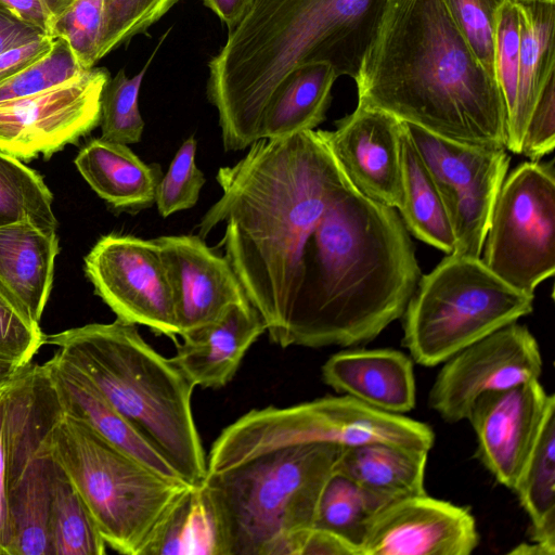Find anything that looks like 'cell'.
Segmentation results:
<instances>
[{
  "label": "cell",
  "mask_w": 555,
  "mask_h": 555,
  "mask_svg": "<svg viewBox=\"0 0 555 555\" xmlns=\"http://www.w3.org/2000/svg\"><path fill=\"white\" fill-rule=\"evenodd\" d=\"M198 235L218 246L272 343L350 347L401 318L421 278L397 209L360 193L321 130L259 139L220 167Z\"/></svg>",
  "instance_id": "1"
},
{
  "label": "cell",
  "mask_w": 555,
  "mask_h": 555,
  "mask_svg": "<svg viewBox=\"0 0 555 555\" xmlns=\"http://www.w3.org/2000/svg\"><path fill=\"white\" fill-rule=\"evenodd\" d=\"M354 81L359 105L440 137L506 149L498 81L442 0H388Z\"/></svg>",
  "instance_id": "2"
},
{
  "label": "cell",
  "mask_w": 555,
  "mask_h": 555,
  "mask_svg": "<svg viewBox=\"0 0 555 555\" xmlns=\"http://www.w3.org/2000/svg\"><path fill=\"white\" fill-rule=\"evenodd\" d=\"M388 0H255L208 62L206 94L225 152L259 140L266 108L285 75L325 62L358 77Z\"/></svg>",
  "instance_id": "3"
},
{
  "label": "cell",
  "mask_w": 555,
  "mask_h": 555,
  "mask_svg": "<svg viewBox=\"0 0 555 555\" xmlns=\"http://www.w3.org/2000/svg\"><path fill=\"white\" fill-rule=\"evenodd\" d=\"M44 341L57 346L185 482L203 483L207 460L192 412L195 386L135 324L91 323L46 335Z\"/></svg>",
  "instance_id": "4"
},
{
  "label": "cell",
  "mask_w": 555,
  "mask_h": 555,
  "mask_svg": "<svg viewBox=\"0 0 555 555\" xmlns=\"http://www.w3.org/2000/svg\"><path fill=\"white\" fill-rule=\"evenodd\" d=\"M343 449L288 446L207 474L201 486L216 519L218 555H270L286 534L313 527Z\"/></svg>",
  "instance_id": "5"
},
{
  "label": "cell",
  "mask_w": 555,
  "mask_h": 555,
  "mask_svg": "<svg viewBox=\"0 0 555 555\" xmlns=\"http://www.w3.org/2000/svg\"><path fill=\"white\" fill-rule=\"evenodd\" d=\"M52 452L91 513L106 545L142 555L169 509L191 485L160 475L67 413Z\"/></svg>",
  "instance_id": "6"
},
{
  "label": "cell",
  "mask_w": 555,
  "mask_h": 555,
  "mask_svg": "<svg viewBox=\"0 0 555 555\" xmlns=\"http://www.w3.org/2000/svg\"><path fill=\"white\" fill-rule=\"evenodd\" d=\"M534 295L509 285L480 257L448 254L421 275L402 314L403 345L435 366L489 334L530 314Z\"/></svg>",
  "instance_id": "7"
},
{
  "label": "cell",
  "mask_w": 555,
  "mask_h": 555,
  "mask_svg": "<svg viewBox=\"0 0 555 555\" xmlns=\"http://www.w3.org/2000/svg\"><path fill=\"white\" fill-rule=\"evenodd\" d=\"M352 448L383 442L429 451L433 429L403 414L375 409L350 397L327 396L286 408L253 409L214 441L207 474L245 463L269 451L300 443Z\"/></svg>",
  "instance_id": "8"
},
{
  "label": "cell",
  "mask_w": 555,
  "mask_h": 555,
  "mask_svg": "<svg viewBox=\"0 0 555 555\" xmlns=\"http://www.w3.org/2000/svg\"><path fill=\"white\" fill-rule=\"evenodd\" d=\"M483 263L532 293L555 272L554 162H525L504 179L481 253Z\"/></svg>",
  "instance_id": "9"
},
{
  "label": "cell",
  "mask_w": 555,
  "mask_h": 555,
  "mask_svg": "<svg viewBox=\"0 0 555 555\" xmlns=\"http://www.w3.org/2000/svg\"><path fill=\"white\" fill-rule=\"evenodd\" d=\"M443 202L455 254L480 257L495 199L507 175L506 149L437 135L404 122Z\"/></svg>",
  "instance_id": "10"
},
{
  "label": "cell",
  "mask_w": 555,
  "mask_h": 555,
  "mask_svg": "<svg viewBox=\"0 0 555 555\" xmlns=\"http://www.w3.org/2000/svg\"><path fill=\"white\" fill-rule=\"evenodd\" d=\"M85 271L117 319L178 343L172 289L154 240L104 235L86 256Z\"/></svg>",
  "instance_id": "11"
},
{
  "label": "cell",
  "mask_w": 555,
  "mask_h": 555,
  "mask_svg": "<svg viewBox=\"0 0 555 555\" xmlns=\"http://www.w3.org/2000/svg\"><path fill=\"white\" fill-rule=\"evenodd\" d=\"M442 363L428 402L451 424L467 420L479 396L539 379L543 364L535 337L517 322L473 343Z\"/></svg>",
  "instance_id": "12"
},
{
  "label": "cell",
  "mask_w": 555,
  "mask_h": 555,
  "mask_svg": "<svg viewBox=\"0 0 555 555\" xmlns=\"http://www.w3.org/2000/svg\"><path fill=\"white\" fill-rule=\"evenodd\" d=\"M108 79L105 68L93 67L57 87L0 103V151L28 160L76 142L100 124Z\"/></svg>",
  "instance_id": "13"
},
{
  "label": "cell",
  "mask_w": 555,
  "mask_h": 555,
  "mask_svg": "<svg viewBox=\"0 0 555 555\" xmlns=\"http://www.w3.org/2000/svg\"><path fill=\"white\" fill-rule=\"evenodd\" d=\"M479 533L463 506L427 495L395 500L370 520L361 555H469Z\"/></svg>",
  "instance_id": "14"
},
{
  "label": "cell",
  "mask_w": 555,
  "mask_h": 555,
  "mask_svg": "<svg viewBox=\"0 0 555 555\" xmlns=\"http://www.w3.org/2000/svg\"><path fill=\"white\" fill-rule=\"evenodd\" d=\"M63 413L50 378L23 436L10 491L13 555H52L49 520L56 464L52 433Z\"/></svg>",
  "instance_id": "15"
},
{
  "label": "cell",
  "mask_w": 555,
  "mask_h": 555,
  "mask_svg": "<svg viewBox=\"0 0 555 555\" xmlns=\"http://www.w3.org/2000/svg\"><path fill=\"white\" fill-rule=\"evenodd\" d=\"M403 124L384 111L357 105L321 130L335 160L350 183L366 197L399 209L403 202L401 139Z\"/></svg>",
  "instance_id": "16"
},
{
  "label": "cell",
  "mask_w": 555,
  "mask_h": 555,
  "mask_svg": "<svg viewBox=\"0 0 555 555\" xmlns=\"http://www.w3.org/2000/svg\"><path fill=\"white\" fill-rule=\"evenodd\" d=\"M154 241L172 289L181 338L216 322L231 306L249 302L227 258L204 238L164 235Z\"/></svg>",
  "instance_id": "17"
},
{
  "label": "cell",
  "mask_w": 555,
  "mask_h": 555,
  "mask_svg": "<svg viewBox=\"0 0 555 555\" xmlns=\"http://www.w3.org/2000/svg\"><path fill=\"white\" fill-rule=\"evenodd\" d=\"M553 398L537 379L486 392L473 403L467 420L477 439L476 455L504 487L514 489Z\"/></svg>",
  "instance_id": "18"
},
{
  "label": "cell",
  "mask_w": 555,
  "mask_h": 555,
  "mask_svg": "<svg viewBox=\"0 0 555 555\" xmlns=\"http://www.w3.org/2000/svg\"><path fill=\"white\" fill-rule=\"evenodd\" d=\"M264 332L266 323L250 302L233 305L216 322L176 343L170 359L195 387L218 389L232 380Z\"/></svg>",
  "instance_id": "19"
},
{
  "label": "cell",
  "mask_w": 555,
  "mask_h": 555,
  "mask_svg": "<svg viewBox=\"0 0 555 555\" xmlns=\"http://www.w3.org/2000/svg\"><path fill=\"white\" fill-rule=\"evenodd\" d=\"M322 378L338 392L393 414L411 411L416 401L413 362L395 349H352L333 354Z\"/></svg>",
  "instance_id": "20"
},
{
  "label": "cell",
  "mask_w": 555,
  "mask_h": 555,
  "mask_svg": "<svg viewBox=\"0 0 555 555\" xmlns=\"http://www.w3.org/2000/svg\"><path fill=\"white\" fill-rule=\"evenodd\" d=\"M44 365L65 413L87 423L107 441L160 475L185 482L76 365L59 351Z\"/></svg>",
  "instance_id": "21"
},
{
  "label": "cell",
  "mask_w": 555,
  "mask_h": 555,
  "mask_svg": "<svg viewBox=\"0 0 555 555\" xmlns=\"http://www.w3.org/2000/svg\"><path fill=\"white\" fill-rule=\"evenodd\" d=\"M75 165L91 189L116 210L135 214L155 205L162 168L143 162L128 145L92 139Z\"/></svg>",
  "instance_id": "22"
},
{
  "label": "cell",
  "mask_w": 555,
  "mask_h": 555,
  "mask_svg": "<svg viewBox=\"0 0 555 555\" xmlns=\"http://www.w3.org/2000/svg\"><path fill=\"white\" fill-rule=\"evenodd\" d=\"M59 238L31 222L0 227V284L39 323L48 301Z\"/></svg>",
  "instance_id": "23"
},
{
  "label": "cell",
  "mask_w": 555,
  "mask_h": 555,
  "mask_svg": "<svg viewBox=\"0 0 555 555\" xmlns=\"http://www.w3.org/2000/svg\"><path fill=\"white\" fill-rule=\"evenodd\" d=\"M515 1L520 21L519 67L516 103L507 119L506 150L520 154L530 114L555 78V3Z\"/></svg>",
  "instance_id": "24"
},
{
  "label": "cell",
  "mask_w": 555,
  "mask_h": 555,
  "mask_svg": "<svg viewBox=\"0 0 555 555\" xmlns=\"http://www.w3.org/2000/svg\"><path fill=\"white\" fill-rule=\"evenodd\" d=\"M49 380L44 363L29 364L0 386V555H13L10 491L24 433Z\"/></svg>",
  "instance_id": "25"
},
{
  "label": "cell",
  "mask_w": 555,
  "mask_h": 555,
  "mask_svg": "<svg viewBox=\"0 0 555 555\" xmlns=\"http://www.w3.org/2000/svg\"><path fill=\"white\" fill-rule=\"evenodd\" d=\"M428 452L383 442L345 448L335 472L349 477L388 504L426 493Z\"/></svg>",
  "instance_id": "26"
},
{
  "label": "cell",
  "mask_w": 555,
  "mask_h": 555,
  "mask_svg": "<svg viewBox=\"0 0 555 555\" xmlns=\"http://www.w3.org/2000/svg\"><path fill=\"white\" fill-rule=\"evenodd\" d=\"M337 79L325 62L305 63L288 72L266 108L259 139H274L314 130L326 118Z\"/></svg>",
  "instance_id": "27"
},
{
  "label": "cell",
  "mask_w": 555,
  "mask_h": 555,
  "mask_svg": "<svg viewBox=\"0 0 555 555\" xmlns=\"http://www.w3.org/2000/svg\"><path fill=\"white\" fill-rule=\"evenodd\" d=\"M555 397L550 401L513 491L530 519V541L555 554Z\"/></svg>",
  "instance_id": "28"
},
{
  "label": "cell",
  "mask_w": 555,
  "mask_h": 555,
  "mask_svg": "<svg viewBox=\"0 0 555 555\" xmlns=\"http://www.w3.org/2000/svg\"><path fill=\"white\" fill-rule=\"evenodd\" d=\"M402 124L403 202L398 209L400 217L410 234L447 255L452 254L455 238L443 202Z\"/></svg>",
  "instance_id": "29"
},
{
  "label": "cell",
  "mask_w": 555,
  "mask_h": 555,
  "mask_svg": "<svg viewBox=\"0 0 555 555\" xmlns=\"http://www.w3.org/2000/svg\"><path fill=\"white\" fill-rule=\"evenodd\" d=\"M218 555L214 512L202 486H192L159 524L142 555Z\"/></svg>",
  "instance_id": "30"
},
{
  "label": "cell",
  "mask_w": 555,
  "mask_h": 555,
  "mask_svg": "<svg viewBox=\"0 0 555 555\" xmlns=\"http://www.w3.org/2000/svg\"><path fill=\"white\" fill-rule=\"evenodd\" d=\"M49 531L52 555L106 553L107 545L91 513L57 461L52 482Z\"/></svg>",
  "instance_id": "31"
},
{
  "label": "cell",
  "mask_w": 555,
  "mask_h": 555,
  "mask_svg": "<svg viewBox=\"0 0 555 555\" xmlns=\"http://www.w3.org/2000/svg\"><path fill=\"white\" fill-rule=\"evenodd\" d=\"M52 201L51 192L36 171L0 151V227L31 222L56 230Z\"/></svg>",
  "instance_id": "32"
},
{
  "label": "cell",
  "mask_w": 555,
  "mask_h": 555,
  "mask_svg": "<svg viewBox=\"0 0 555 555\" xmlns=\"http://www.w3.org/2000/svg\"><path fill=\"white\" fill-rule=\"evenodd\" d=\"M384 505L382 499L335 472L322 492L314 527L332 531L360 548L370 520Z\"/></svg>",
  "instance_id": "33"
},
{
  "label": "cell",
  "mask_w": 555,
  "mask_h": 555,
  "mask_svg": "<svg viewBox=\"0 0 555 555\" xmlns=\"http://www.w3.org/2000/svg\"><path fill=\"white\" fill-rule=\"evenodd\" d=\"M166 37L167 33L137 75L128 77L120 69L114 78L108 79L101 100V138L126 145L141 141L144 120L139 111V91L143 77Z\"/></svg>",
  "instance_id": "34"
},
{
  "label": "cell",
  "mask_w": 555,
  "mask_h": 555,
  "mask_svg": "<svg viewBox=\"0 0 555 555\" xmlns=\"http://www.w3.org/2000/svg\"><path fill=\"white\" fill-rule=\"evenodd\" d=\"M46 335L17 299L0 284V377L20 373L29 364Z\"/></svg>",
  "instance_id": "35"
},
{
  "label": "cell",
  "mask_w": 555,
  "mask_h": 555,
  "mask_svg": "<svg viewBox=\"0 0 555 555\" xmlns=\"http://www.w3.org/2000/svg\"><path fill=\"white\" fill-rule=\"evenodd\" d=\"M83 72L67 43L55 38L50 51L22 72L0 81V103L68 82Z\"/></svg>",
  "instance_id": "36"
},
{
  "label": "cell",
  "mask_w": 555,
  "mask_h": 555,
  "mask_svg": "<svg viewBox=\"0 0 555 555\" xmlns=\"http://www.w3.org/2000/svg\"><path fill=\"white\" fill-rule=\"evenodd\" d=\"M104 0H72L56 18L51 37L64 40L83 70L100 60Z\"/></svg>",
  "instance_id": "37"
},
{
  "label": "cell",
  "mask_w": 555,
  "mask_h": 555,
  "mask_svg": "<svg viewBox=\"0 0 555 555\" xmlns=\"http://www.w3.org/2000/svg\"><path fill=\"white\" fill-rule=\"evenodd\" d=\"M194 135L183 141L157 186L155 205L163 218L194 207L206 179L196 165Z\"/></svg>",
  "instance_id": "38"
},
{
  "label": "cell",
  "mask_w": 555,
  "mask_h": 555,
  "mask_svg": "<svg viewBox=\"0 0 555 555\" xmlns=\"http://www.w3.org/2000/svg\"><path fill=\"white\" fill-rule=\"evenodd\" d=\"M179 0H104V27L99 59L132 37L146 34Z\"/></svg>",
  "instance_id": "39"
},
{
  "label": "cell",
  "mask_w": 555,
  "mask_h": 555,
  "mask_svg": "<svg viewBox=\"0 0 555 555\" xmlns=\"http://www.w3.org/2000/svg\"><path fill=\"white\" fill-rule=\"evenodd\" d=\"M509 0H442L485 69L494 75V33L500 8Z\"/></svg>",
  "instance_id": "40"
},
{
  "label": "cell",
  "mask_w": 555,
  "mask_h": 555,
  "mask_svg": "<svg viewBox=\"0 0 555 555\" xmlns=\"http://www.w3.org/2000/svg\"><path fill=\"white\" fill-rule=\"evenodd\" d=\"M519 48V10L516 1L509 0L498 12L494 33V75L503 94L507 119L516 103Z\"/></svg>",
  "instance_id": "41"
},
{
  "label": "cell",
  "mask_w": 555,
  "mask_h": 555,
  "mask_svg": "<svg viewBox=\"0 0 555 555\" xmlns=\"http://www.w3.org/2000/svg\"><path fill=\"white\" fill-rule=\"evenodd\" d=\"M555 146V78L539 96L527 122L521 153L529 160H541Z\"/></svg>",
  "instance_id": "42"
},
{
  "label": "cell",
  "mask_w": 555,
  "mask_h": 555,
  "mask_svg": "<svg viewBox=\"0 0 555 555\" xmlns=\"http://www.w3.org/2000/svg\"><path fill=\"white\" fill-rule=\"evenodd\" d=\"M270 555H361V552L343 537L313 526L283 537Z\"/></svg>",
  "instance_id": "43"
},
{
  "label": "cell",
  "mask_w": 555,
  "mask_h": 555,
  "mask_svg": "<svg viewBox=\"0 0 555 555\" xmlns=\"http://www.w3.org/2000/svg\"><path fill=\"white\" fill-rule=\"evenodd\" d=\"M70 2L72 0H0V10L51 36L56 18Z\"/></svg>",
  "instance_id": "44"
},
{
  "label": "cell",
  "mask_w": 555,
  "mask_h": 555,
  "mask_svg": "<svg viewBox=\"0 0 555 555\" xmlns=\"http://www.w3.org/2000/svg\"><path fill=\"white\" fill-rule=\"evenodd\" d=\"M54 38L43 35L33 41L9 49L0 54V81L30 66L52 48Z\"/></svg>",
  "instance_id": "45"
},
{
  "label": "cell",
  "mask_w": 555,
  "mask_h": 555,
  "mask_svg": "<svg viewBox=\"0 0 555 555\" xmlns=\"http://www.w3.org/2000/svg\"><path fill=\"white\" fill-rule=\"evenodd\" d=\"M43 35L46 34L15 20L0 10V54Z\"/></svg>",
  "instance_id": "46"
},
{
  "label": "cell",
  "mask_w": 555,
  "mask_h": 555,
  "mask_svg": "<svg viewBox=\"0 0 555 555\" xmlns=\"http://www.w3.org/2000/svg\"><path fill=\"white\" fill-rule=\"evenodd\" d=\"M254 2L255 0H203L204 5L228 26L229 31L244 20Z\"/></svg>",
  "instance_id": "47"
},
{
  "label": "cell",
  "mask_w": 555,
  "mask_h": 555,
  "mask_svg": "<svg viewBox=\"0 0 555 555\" xmlns=\"http://www.w3.org/2000/svg\"><path fill=\"white\" fill-rule=\"evenodd\" d=\"M511 555H554L543 545L530 541V543H521L508 552Z\"/></svg>",
  "instance_id": "48"
},
{
  "label": "cell",
  "mask_w": 555,
  "mask_h": 555,
  "mask_svg": "<svg viewBox=\"0 0 555 555\" xmlns=\"http://www.w3.org/2000/svg\"><path fill=\"white\" fill-rule=\"evenodd\" d=\"M517 1H524V2L539 1V2H546V3H555V0H517Z\"/></svg>",
  "instance_id": "49"
}]
</instances>
